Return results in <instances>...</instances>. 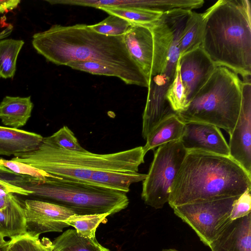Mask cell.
<instances>
[{
    "instance_id": "obj_1",
    "label": "cell",
    "mask_w": 251,
    "mask_h": 251,
    "mask_svg": "<svg viewBox=\"0 0 251 251\" xmlns=\"http://www.w3.org/2000/svg\"><path fill=\"white\" fill-rule=\"evenodd\" d=\"M32 44L38 53L57 65L97 62L115 70L126 84L149 86L146 76L126 48L124 35L101 34L85 24L54 25L34 34Z\"/></svg>"
},
{
    "instance_id": "obj_2",
    "label": "cell",
    "mask_w": 251,
    "mask_h": 251,
    "mask_svg": "<svg viewBox=\"0 0 251 251\" xmlns=\"http://www.w3.org/2000/svg\"><path fill=\"white\" fill-rule=\"evenodd\" d=\"M251 188V175L230 156L187 152L172 185L168 203H186L240 196Z\"/></svg>"
},
{
    "instance_id": "obj_3",
    "label": "cell",
    "mask_w": 251,
    "mask_h": 251,
    "mask_svg": "<svg viewBox=\"0 0 251 251\" xmlns=\"http://www.w3.org/2000/svg\"><path fill=\"white\" fill-rule=\"evenodd\" d=\"M201 47L216 67L251 75V10L248 0H220L202 13Z\"/></svg>"
},
{
    "instance_id": "obj_4",
    "label": "cell",
    "mask_w": 251,
    "mask_h": 251,
    "mask_svg": "<svg viewBox=\"0 0 251 251\" xmlns=\"http://www.w3.org/2000/svg\"><path fill=\"white\" fill-rule=\"evenodd\" d=\"M145 155L143 146L106 154L71 151L57 145L50 136L43 137L35 150L17 154L11 159L53 177L87 182L97 171L138 173Z\"/></svg>"
},
{
    "instance_id": "obj_5",
    "label": "cell",
    "mask_w": 251,
    "mask_h": 251,
    "mask_svg": "<svg viewBox=\"0 0 251 251\" xmlns=\"http://www.w3.org/2000/svg\"><path fill=\"white\" fill-rule=\"evenodd\" d=\"M191 11L176 9L163 12L150 28L153 50L146 107L153 113L162 114L170 109L166 95L176 76L179 40Z\"/></svg>"
},
{
    "instance_id": "obj_6",
    "label": "cell",
    "mask_w": 251,
    "mask_h": 251,
    "mask_svg": "<svg viewBox=\"0 0 251 251\" xmlns=\"http://www.w3.org/2000/svg\"><path fill=\"white\" fill-rule=\"evenodd\" d=\"M242 86L237 74L224 67H216L185 108L176 114L184 122L209 124L229 134L240 113Z\"/></svg>"
},
{
    "instance_id": "obj_7",
    "label": "cell",
    "mask_w": 251,
    "mask_h": 251,
    "mask_svg": "<svg viewBox=\"0 0 251 251\" xmlns=\"http://www.w3.org/2000/svg\"><path fill=\"white\" fill-rule=\"evenodd\" d=\"M25 189L41 200L63 206L76 215L109 213L125 209L129 204L126 193L101 187L85 181L55 177H32Z\"/></svg>"
},
{
    "instance_id": "obj_8",
    "label": "cell",
    "mask_w": 251,
    "mask_h": 251,
    "mask_svg": "<svg viewBox=\"0 0 251 251\" xmlns=\"http://www.w3.org/2000/svg\"><path fill=\"white\" fill-rule=\"evenodd\" d=\"M187 152L180 139L157 148L143 181L141 197L146 204L160 209L168 202L172 185Z\"/></svg>"
},
{
    "instance_id": "obj_9",
    "label": "cell",
    "mask_w": 251,
    "mask_h": 251,
    "mask_svg": "<svg viewBox=\"0 0 251 251\" xmlns=\"http://www.w3.org/2000/svg\"><path fill=\"white\" fill-rule=\"evenodd\" d=\"M192 202L174 207L175 214L188 225L209 246L231 221V211L239 197Z\"/></svg>"
},
{
    "instance_id": "obj_10",
    "label": "cell",
    "mask_w": 251,
    "mask_h": 251,
    "mask_svg": "<svg viewBox=\"0 0 251 251\" xmlns=\"http://www.w3.org/2000/svg\"><path fill=\"white\" fill-rule=\"evenodd\" d=\"M228 145L229 156L251 175V78L242 81L240 111Z\"/></svg>"
},
{
    "instance_id": "obj_11",
    "label": "cell",
    "mask_w": 251,
    "mask_h": 251,
    "mask_svg": "<svg viewBox=\"0 0 251 251\" xmlns=\"http://www.w3.org/2000/svg\"><path fill=\"white\" fill-rule=\"evenodd\" d=\"M24 205L26 233L33 236L62 232L69 226L63 221L75 214L63 206L41 200H26Z\"/></svg>"
},
{
    "instance_id": "obj_12",
    "label": "cell",
    "mask_w": 251,
    "mask_h": 251,
    "mask_svg": "<svg viewBox=\"0 0 251 251\" xmlns=\"http://www.w3.org/2000/svg\"><path fill=\"white\" fill-rule=\"evenodd\" d=\"M178 61L187 104L208 80L216 67L201 47L180 55Z\"/></svg>"
},
{
    "instance_id": "obj_13",
    "label": "cell",
    "mask_w": 251,
    "mask_h": 251,
    "mask_svg": "<svg viewBox=\"0 0 251 251\" xmlns=\"http://www.w3.org/2000/svg\"><path fill=\"white\" fill-rule=\"evenodd\" d=\"M187 151H200L229 156V147L220 128L205 123L185 122L184 132L180 139Z\"/></svg>"
},
{
    "instance_id": "obj_14",
    "label": "cell",
    "mask_w": 251,
    "mask_h": 251,
    "mask_svg": "<svg viewBox=\"0 0 251 251\" xmlns=\"http://www.w3.org/2000/svg\"><path fill=\"white\" fill-rule=\"evenodd\" d=\"M209 247L212 251H251V212L229 222Z\"/></svg>"
},
{
    "instance_id": "obj_15",
    "label": "cell",
    "mask_w": 251,
    "mask_h": 251,
    "mask_svg": "<svg viewBox=\"0 0 251 251\" xmlns=\"http://www.w3.org/2000/svg\"><path fill=\"white\" fill-rule=\"evenodd\" d=\"M124 39L130 55L139 66L149 82L153 50V37L150 28L133 25L124 35Z\"/></svg>"
},
{
    "instance_id": "obj_16",
    "label": "cell",
    "mask_w": 251,
    "mask_h": 251,
    "mask_svg": "<svg viewBox=\"0 0 251 251\" xmlns=\"http://www.w3.org/2000/svg\"><path fill=\"white\" fill-rule=\"evenodd\" d=\"M43 139L42 135L34 132L0 126V155L15 156L32 151Z\"/></svg>"
},
{
    "instance_id": "obj_17",
    "label": "cell",
    "mask_w": 251,
    "mask_h": 251,
    "mask_svg": "<svg viewBox=\"0 0 251 251\" xmlns=\"http://www.w3.org/2000/svg\"><path fill=\"white\" fill-rule=\"evenodd\" d=\"M0 233L10 240L26 233L24 201L15 194L7 206L0 210Z\"/></svg>"
},
{
    "instance_id": "obj_18",
    "label": "cell",
    "mask_w": 251,
    "mask_h": 251,
    "mask_svg": "<svg viewBox=\"0 0 251 251\" xmlns=\"http://www.w3.org/2000/svg\"><path fill=\"white\" fill-rule=\"evenodd\" d=\"M33 108L30 96H5L0 102V119L4 126L19 129L26 125Z\"/></svg>"
},
{
    "instance_id": "obj_19",
    "label": "cell",
    "mask_w": 251,
    "mask_h": 251,
    "mask_svg": "<svg viewBox=\"0 0 251 251\" xmlns=\"http://www.w3.org/2000/svg\"><path fill=\"white\" fill-rule=\"evenodd\" d=\"M185 122L176 114H172L161 120L150 132L143 146L145 153L156 147L179 140L184 130Z\"/></svg>"
},
{
    "instance_id": "obj_20",
    "label": "cell",
    "mask_w": 251,
    "mask_h": 251,
    "mask_svg": "<svg viewBox=\"0 0 251 251\" xmlns=\"http://www.w3.org/2000/svg\"><path fill=\"white\" fill-rule=\"evenodd\" d=\"M147 175L138 173L95 172L87 181L101 187L127 193L131 184L143 181Z\"/></svg>"
},
{
    "instance_id": "obj_21",
    "label": "cell",
    "mask_w": 251,
    "mask_h": 251,
    "mask_svg": "<svg viewBox=\"0 0 251 251\" xmlns=\"http://www.w3.org/2000/svg\"><path fill=\"white\" fill-rule=\"evenodd\" d=\"M99 9L109 15L122 18L133 25L151 28L160 18L163 12L136 7H101Z\"/></svg>"
},
{
    "instance_id": "obj_22",
    "label": "cell",
    "mask_w": 251,
    "mask_h": 251,
    "mask_svg": "<svg viewBox=\"0 0 251 251\" xmlns=\"http://www.w3.org/2000/svg\"><path fill=\"white\" fill-rule=\"evenodd\" d=\"M204 21L202 13L191 11L185 23L179 40L180 55L201 47Z\"/></svg>"
},
{
    "instance_id": "obj_23",
    "label": "cell",
    "mask_w": 251,
    "mask_h": 251,
    "mask_svg": "<svg viewBox=\"0 0 251 251\" xmlns=\"http://www.w3.org/2000/svg\"><path fill=\"white\" fill-rule=\"evenodd\" d=\"M53 251H100L97 239L79 235L75 229L66 230L52 242Z\"/></svg>"
},
{
    "instance_id": "obj_24",
    "label": "cell",
    "mask_w": 251,
    "mask_h": 251,
    "mask_svg": "<svg viewBox=\"0 0 251 251\" xmlns=\"http://www.w3.org/2000/svg\"><path fill=\"white\" fill-rule=\"evenodd\" d=\"M24 45L22 40L8 39L0 40V77L13 78L16 71L17 60Z\"/></svg>"
},
{
    "instance_id": "obj_25",
    "label": "cell",
    "mask_w": 251,
    "mask_h": 251,
    "mask_svg": "<svg viewBox=\"0 0 251 251\" xmlns=\"http://www.w3.org/2000/svg\"><path fill=\"white\" fill-rule=\"evenodd\" d=\"M32 177L16 174L0 166V197L8 194L32 195L33 192L26 190L25 188Z\"/></svg>"
},
{
    "instance_id": "obj_26",
    "label": "cell",
    "mask_w": 251,
    "mask_h": 251,
    "mask_svg": "<svg viewBox=\"0 0 251 251\" xmlns=\"http://www.w3.org/2000/svg\"><path fill=\"white\" fill-rule=\"evenodd\" d=\"M109 215V213L83 215L74 214L63 222L75 227L79 235L90 239H96L97 227Z\"/></svg>"
},
{
    "instance_id": "obj_27",
    "label": "cell",
    "mask_w": 251,
    "mask_h": 251,
    "mask_svg": "<svg viewBox=\"0 0 251 251\" xmlns=\"http://www.w3.org/2000/svg\"><path fill=\"white\" fill-rule=\"evenodd\" d=\"M8 248L10 251H53L52 243L49 238L40 239L27 233L9 240Z\"/></svg>"
},
{
    "instance_id": "obj_28",
    "label": "cell",
    "mask_w": 251,
    "mask_h": 251,
    "mask_svg": "<svg viewBox=\"0 0 251 251\" xmlns=\"http://www.w3.org/2000/svg\"><path fill=\"white\" fill-rule=\"evenodd\" d=\"M133 25L130 22L120 17L109 15L102 21L89 25L94 31L107 36H122Z\"/></svg>"
},
{
    "instance_id": "obj_29",
    "label": "cell",
    "mask_w": 251,
    "mask_h": 251,
    "mask_svg": "<svg viewBox=\"0 0 251 251\" xmlns=\"http://www.w3.org/2000/svg\"><path fill=\"white\" fill-rule=\"evenodd\" d=\"M166 98L176 114L183 110L187 105L186 97L180 75L178 60L175 77L167 91Z\"/></svg>"
},
{
    "instance_id": "obj_30",
    "label": "cell",
    "mask_w": 251,
    "mask_h": 251,
    "mask_svg": "<svg viewBox=\"0 0 251 251\" xmlns=\"http://www.w3.org/2000/svg\"><path fill=\"white\" fill-rule=\"evenodd\" d=\"M0 166L4 167L16 174L29 176L39 179L53 177L45 172L21 162L7 160L0 157Z\"/></svg>"
},
{
    "instance_id": "obj_31",
    "label": "cell",
    "mask_w": 251,
    "mask_h": 251,
    "mask_svg": "<svg viewBox=\"0 0 251 251\" xmlns=\"http://www.w3.org/2000/svg\"><path fill=\"white\" fill-rule=\"evenodd\" d=\"M73 69L87 72L93 75L112 76L119 78L117 72L110 67L93 61H71L66 65Z\"/></svg>"
},
{
    "instance_id": "obj_32",
    "label": "cell",
    "mask_w": 251,
    "mask_h": 251,
    "mask_svg": "<svg viewBox=\"0 0 251 251\" xmlns=\"http://www.w3.org/2000/svg\"><path fill=\"white\" fill-rule=\"evenodd\" d=\"M59 146L68 150L83 151L85 150L79 144L74 132L66 126L50 136Z\"/></svg>"
},
{
    "instance_id": "obj_33",
    "label": "cell",
    "mask_w": 251,
    "mask_h": 251,
    "mask_svg": "<svg viewBox=\"0 0 251 251\" xmlns=\"http://www.w3.org/2000/svg\"><path fill=\"white\" fill-rule=\"evenodd\" d=\"M251 188L248 189L234 202L230 218L231 221L243 217L251 212Z\"/></svg>"
},
{
    "instance_id": "obj_34",
    "label": "cell",
    "mask_w": 251,
    "mask_h": 251,
    "mask_svg": "<svg viewBox=\"0 0 251 251\" xmlns=\"http://www.w3.org/2000/svg\"><path fill=\"white\" fill-rule=\"evenodd\" d=\"M20 2L19 0H0V13L8 12L15 9Z\"/></svg>"
},
{
    "instance_id": "obj_35",
    "label": "cell",
    "mask_w": 251,
    "mask_h": 251,
    "mask_svg": "<svg viewBox=\"0 0 251 251\" xmlns=\"http://www.w3.org/2000/svg\"><path fill=\"white\" fill-rule=\"evenodd\" d=\"M12 194H8L0 197V210L7 206L10 201Z\"/></svg>"
},
{
    "instance_id": "obj_36",
    "label": "cell",
    "mask_w": 251,
    "mask_h": 251,
    "mask_svg": "<svg viewBox=\"0 0 251 251\" xmlns=\"http://www.w3.org/2000/svg\"><path fill=\"white\" fill-rule=\"evenodd\" d=\"M9 241H5L4 237L0 233V247L5 246L9 243Z\"/></svg>"
},
{
    "instance_id": "obj_37",
    "label": "cell",
    "mask_w": 251,
    "mask_h": 251,
    "mask_svg": "<svg viewBox=\"0 0 251 251\" xmlns=\"http://www.w3.org/2000/svg\"><path fill=\"white\" fill-rule=\"evenodd\" d=\"M8 245V244L5 246L0 247V251H7Z\"/></svg>"
},
{
    "instance_id": "obj_38",
    "label": "cell",
    "mask_w": 251,
    "mask_h": 251,
    "mask_svg": "<svg viewBox=\"0 0 251 251\" xmlns=\"http://www.w3.org/2000/svg\"><path fill=\"white\" fill-rule=\"evenodd\" d=\"M100 251H110L109 249L102 246L101 245L100 246Z\"/></svg>"
},
{
    "instance_id": "obj_39",
    "label": "cell",
    "mask_w": 251,
    "mask_h": 251,
    "mask_svg": "<svg viewBox=\"0 0 251 251\" xmlns=\"http://www.w3.org/2000/svg\"><path fill=\"white\" fill-rule=\"evenodd\" d=\"M161 251H178L175 249H164Z\"/></svg>"
},
{
    "instance_id": "obj_40",
    "label": "cell",
    "mask_w": 251,
    "mask_h": 251,
    "mask_svg": "<svg viewBox=\"0 0 251 251\" xmlns=\"http://www.w3.org/2000/svg\"><path fill=\"white\" fill-rule=\"evenodd\" d=\"M7 251H10L9 250L8 248V250H7Z\"/></svg>"
}]
</instances>
